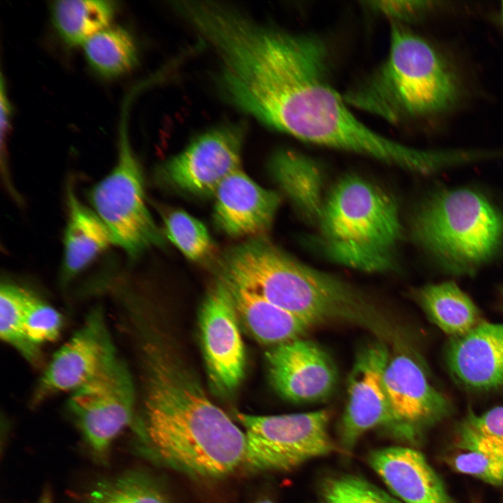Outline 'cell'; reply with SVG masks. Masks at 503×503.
Listing matches in <instances>:
<instances>
[{"mask_svg":"<svg viewBox=\"0 0 503 503\" xmlns=\"http://www.w3.org/2000/svg\"><path fill=\"white\" fill-rule=\"evenodd\" d=\"M217 59L224 98L270 129L408 170L422 167V150L376 133L353 115L330 82L328 49L318 37L245 17L222 36Z\"/></svg>","mask_w":503,"mask_h":503,"instance_id":"obj_1","label":"cell"},{"mask_svg":"<svg viewBox=\"0 0 503 503\" xmlns=\"http://www.w3.org/2000/svg\"><path fill=\"white\" fill-rule=\"evenodd\" d=\"M141 369L143 416L133 427L152 456L199 478L224 477L241 467L245 432L150 332L133 335Z\"/></svg>","mask_w":503,"mask_h":503,"instance_id":"obj_2","label":"cell"},{"mask_svg":"<svg viewBox=\"0 0 503 503\" xmlns=\"http://www.w3.org/2000/svg\"><path fill=\"white\" fill-rule=\"evenodd\" d=\"M240 281L247 290L313 326L353 324L378 339L395 341L399 330L368 296L347 282L298 261L270 241L246 256Z\"/></svg>","mask_w":503,"mask_h":503,"instance_id":"obj_3","label":"cell"},{"mask_svg":"<svg viewBox=\"0 0 503 503\" xmlns=\"http://www.w3.org/2000/svg\"><path fill=\"white\" fill-rule=\"evenodd\" d=\"M458 95L456 78L434 47L392 22L385 61L343 97L349 105L398 123L444 111Z\"/></svg>","mask_w":503,"mask_h":503,"instance_id":"obj_4","label":"cell"},{"mask_svg":"<svg viewBox=\"0 0 503 503\" xmlns=\"http://www.w3.org/2000/svg\"><path fill=\"white\" fill-rule=\"evenodd\" d=\"M331 261L367 272L391 270L402 236L399 210L379 187L356 175L339 180L326 194L319 221Z\"/></svg>","mask_w":503,"mask_h":503,"instance_id":"obj_5","label":"cell"},{"mask_svg":"<svg viewBox=\"0 0 503 503\" xmlns=\"http://www.w3.org/2000/svg\"><path fill=\"white\" fill-rule=\"evenodd\" d=\"M413 238L446 271L470 274L503 244V214L483 195L469 189L437 191L411 220Z\"/></svg>","mask_w":503,"mask_h":503,"instance_id":"obj_6","label":"cell"},{"mask_svg":"<svg viewBox=\"0 0 503 503\" xmlns=\"http://www.w3.org/2000/svg\"><path fill=\"white\" fill-rule=\"evenodd\" d=\"M330 415L325 409L272 416L237 414L246 435L242 467L256 473L288 472L335 451L328 432Z\"/></svg>","mask_w":503,"mask_h":503,"instance_id":"obj_7","label":"cell"},{"mask_svg":"<svg viewBox=\"0 0 503 503\" xmlns=\"http://www.w3.org/2000/svg\"><path fill=\"white\" fill-rule=\"evenodd\" d=\"M124 129L112 171L89 194L94 212L105 224L113 243L136 257L163 242L145 203L143 178Z\"/></svg>","mask_w":503,"mask_h":503,"instance_id":"obj_8","label":"cell"},{"mask_svg":"<svg viewBox=\"0 0 503 503\" xmlns=\"http://www.w3.org/2000/svg\"><path fill=\"white\" fill-rule=\"evenodd\" d=\"M136 394L131 370L118 356L71 393L68 412L98 460L105 462L116 437L136 425Z\"/></svg>","mask_w":503,"mask_h":503,"instance_id":"obj_9","label":"cell"},{"mask_svg":"<svg viewBox=\"0 0 503 503\" xmlns=\"http://www.w3.org/2000/svg\"><path fill=\"white\" fill-rule=\"evenodd\" d=\"M391 355L384 384L390 406V431L403 439H418L430 427L449 416L452 405L433 385L416 357L404 342Z\"/></svg>","mask_w":503,"mask_h":503,"instance_id":"obj_10","label":"cell"},{"mask_svg":"<svg viewBox=\"0 0 503 503\" xmlns=\"http://www.w3.org/2000/svg\"><path fill=\"white\" fill-rule=\"evenodd\" d=\"M246 128L224 123L207 130L161 168V178L179 190L196 196H214L222 181L242 168Z\"/></svg>","mask_w":503,"mask_h":503,"instance_id":"obj_11","label":"cell"},{"mask_svg":"<svg viewBox=\"0 0 503 503\" xmlns=\"http://www.w3.org/2000/svg\"><path fill=\"white\" fill-rule=\"evenodd\" d=\"M117 356L104 311L94 307L81 327L53 355L34 391L31 404L38 405L58 393L73 392Z\"/></svg>","mask_w":503,"mask_h":503,"instance_id":"obj_12","label":"cell"},{"mask_svg":"<svg viewBox=\"0 0 503 503\" xmlns=\"http://www.w3.org/2000/svg\"><path fill=\"white\" fill-rule=\"evenodd\" d=\"M387 343L370 342L357 353L348 379L347 401L342 416L340 441L351 450L367 431L390 430L391 414L384 374L391 357Z\"/></svg>","mask_w":503,"mask_h":503,"instance_id":"obj_13","label":"cell"},{"mask_svg":"<svg viewBox=\"0 0 503 503\" xmlns=\"http://www.w3.org/2000/svg\"><path fill=\"white\" fill-rule=\"evenodd\" d=\"M200 330L212 385L219 391H233L244 376L245 353L231 293L219 277L202 305Z\"/></svg>","mask_w":503,"mask_h":503,"instance_id":"obj_14","label":"cell"},{"mask_svg":"<svg viewBox=\"0 0 503 503\" xmlns=\"http://www.w3.org/2000/svg\"><path fill=\"white\" fill-rule=\"evenodd\" d=\"M270 381L284 398L295 402L325 400L333 392L337 372L328 353L301 338L272 347L266 353Z\"/></svg>","mask_w":503,"mask_h":503,"instance_id":"obj_15","label":"cell"},{"mask_svg":"<svg viewBox=\"0 0 503 503\" xmlns=\"http://www.w3.org/2000/svg\"><path fill=\"white\" fill-rule=\"evenodd\" d=\"M213 219L219 231L232 238H258L271 229L280 195L255 182L241 168L217 189Z\"/></svg>","mask_w":503,"mask_h":503,"instance_id":"obj_16","label":"cell"},{"mask_svg":"<svg viewBox=\"0 0 503 503\" xmlns=\"http://www.w3.org/2000/svg\"><path fill=\"white\" fill-rule=\"evenodd\" d=\"M446 360L453 377L467 388H503V324L480 323L452 338Z\"/></svg>","mask_w":503,"mask_h":503,"instance_id":"obj_17","label":"cell"},{"mask_svg":"<svg viewBox=\"0 0 503 503\" xmlns=\"http://www.w3.org/2000/svg\"><path fill=\"white\" fill-rule=\"evenodd\" d=\"M368 462L391 491L404 503H455L418 451L391 446L373 451Z\"/></svg>","mask_w":503,"mask_h":503,"instance_id":"obj_18","label":"cell"},{"mask_svg":"<svg viewBox=\"0 0 503 503\" xmlns=\"http://www.w3.org/2000/svg\"><path fill=\"white\" fill-rule=\"evenodd\" d=\"M268 168L275 182L301 217L317 224L326 196L319 164L302 153L283 149L270 157Z\"/></svg>","mask_w":503,"mask_h":503,"instance_id":"obj_19","label":"cell"},{"mask_svg":"<svg viewBox=\"0 0 503 503\" xmlns=\"http://www.w3.org/2000/svg\"><path fill=\"white\" fill-rule=\"evenodd\" d=\"M68 214L64 233L61 282L68 284L110 244L108 228L98 214L85 206L71 187L68 189Z\"/></svg>","mask_w":503,"mask_h":503,"instance_id":"obj_20","label":"cell"},{"mask_svg":"<svg viewBox=\"0 0 503 503\" xmlns=\"http://www.w3.org/2000/svg\"><path fill=\"white\" fill-rule=\"evenodd\" d=\"M221 279L231 293L238 319L259 342L274 347L301 338L312 327L258 295Z\"/></svg>","mask_w":503,"mask_h":503,"instance_id":"obj_21","label":"cell"},{"mask_svg":"<svg viewBox=\"0 0 503 503\" xmlns=\"http://www.w3.org/2000/svg\"><path fill=\"white\" fill-rule=\"evenodd\" d=\"M417 296L431 321L452 338L466 334L480 323L476 306L453 282L425 286Z\"/></svg>","mask_w":503,"mask_h":503,"instance_id":"obj_22","label":"cell"},{"mask_svg":"<svg viewBox=\"0 0 503 503\" xmlns=\"http://www.w3.org/2000/svg\"><path fill=\"white\" fill-rule=\"evenodd\" d=\"M50 10L58 34L66 44L75 46L110 27L115 8L110 1L59 0L52 3Z\"/></svg>","mask_w":503,"mask_h":503,"instance_id":"obj_23","label":"cell"},{"mask_svg":"<svg viewBox=\"0 0 503 503\" xmlns=\"http://www.w3.org/2000/svg\"><path fill=\"white\" fill-rule=\"evenodd\" d=\"M82 46L91 68L103 77L123 75L138 62L134 39L122 27L110 26L90 37Z\"/></svg>","mask_w":503,"mask_h":503,"instance_id":"obj_24","label":"cell"},{"mask_svg":"<svg viewBox=\"0 0 503 503\" xmlns=\"http://www.w3.org/2000/svg\"><path fill=\"white\" fill-rule=\"evenodd\" d=\"M31 292L12 283H2L0 289V337L29 363L37 365L41 349L33 345L25 330V311Z\"/></svg>","mask_w":503,"mask_h":503,"instance_id":"obj_25","label":"cell"},{"mask_svg":"<svg viewBox=\"0 0 503 503\" xmlns=\"http://www.w3.org/2000/svg\"><path fill=\"white\" fill-rule=\"evenodd\" d=\"M457 446L503 460V406L469 414L458 425Z\"/></svg>","mask_w":503,"mask_h":503,"instance_id":"obj_26","label":"cell"},{"mask_svg":"<svg viewBox=\"0 0 503 503\" xmlns=\"http://www.w3.org/2000/svg\"><path fill=\"white\" fill-rule=\"evenodd\" d=\"M163 219L166 236L185 257L196 263H207L213 258L215 246L201 221L180 210L167 213Z\"/></svg>","mask_w":503,"mask_h":503,"instance_id":"obj_27","label":"cell"},{"mask_svg":"<svg viewBox=\"0 0 503 503\" xmlns=\"http://www.w3.org/2000/svg\"><path fill=\"white\" fill-rule=\"evenodd\" d=\"M83 503H168L156 484L145 475L127 472L99 483Z\"/></svg>","mask_w":503,"mask_h":503,"instance_id":"obj_28","label":"cell"},{"mask_svg":"<svg viewBox=\"0 0 503 503\" xmlns=\"http://www.w3.org/2000/svg\"><path fill=\"white\" fill-rule=\"evenodd\" d=\"M320 503H401L367 480L352 474L326 479L320 488Z\"/></svg>","mask_w":503,"mask_h":503,"instance_id":"obj_29","label":"cell"},{"mask_svg":"<svg viewBox=\"0 0 503 503\" xmlns=\"http://www.w3.org/2000/svg\"><path fill=\"white\" fill-rule=\"evenodd\" d=\"M62 326L61 314L31 293L25 311V330L29 342L41 349L59 337Z\"/></svg>","mask_w":503,"mask_h":503,"instance_id":"obj_30","label":"cell"},{"mask_svg":"<svg viewBox=\"0 0 503 503\" xmlns=\"http://www.w3.org/2000/svg\"><path fill=\"white\" fill-rule=\"evenodd\" d=\"M452 465L458 472L487 483L494 486L503 483V460L496 458L476 451H465L454 457Z\"/></svg>","mask_w":503,"mask_h":503,"instance_id":"obj_31","label":"cell"},{"mask_svg":"<svg viewBox=\"0 0 503 503\" xmlns=\"http://www.w3.org/2000/svg\"><path fill=\"white\" fill-rule=\"evenodd\" d=\"M365 3L373 11L391 18L392 22L400 24L420 19L434 6L428 1H372Z\"/></svg>","mask_w":503,"mask_h":503,"instance_id":"obj_32","label":"cell"},{"mask_svg":"<svg viewBox=\"0 0 503 503\" xmlns=\"http://www.w3.org/2000/svg\"><path fill=\"white\" fill-rule=\"evenodd\" d=\"M36 503H53L52 494L50 489L48 488H45Z\"/></svg>","mask_w":503,"mask_h":503,"instance_id":"obj_33","label":"cell"},{"mask_svg":"<svg viewBox=\"0 0 503 503\" xmlns=\"http://www.w3.org/2000/svg\"><path fill=\"white\" fill-rule=\"evenodd\" d=\"M256 503H274V502H272L270 500L265 499V500H259V501L256 502Z\"/></svg>","mask_w":503,"mask_h":503,"instance_id":"obj_34","label":"cell"},{"mask_svg":"<svg viewBox=\"0 0 503 503\" xmlns=\"http://www.w3.org/2000/svg\"><path fill=\"white\" fill-rule=\"evenodd\" d=\"M500 13H501V17H502V20L503 22V1H502V3H501Z\"/></svg>","mask_w":503,"mask_h":503,"instance_id":"obj_35","label":"cell"}]
</instances>
